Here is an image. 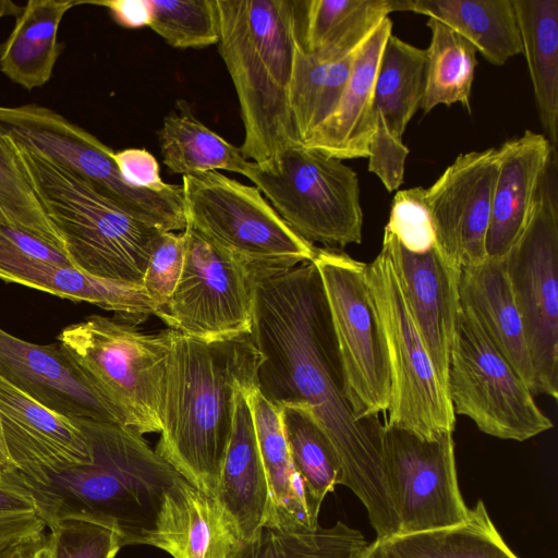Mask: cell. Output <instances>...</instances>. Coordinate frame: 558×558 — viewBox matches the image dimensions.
Masks as SVG:
<instances>
[{"label": "cell", "mask_w": 558, "mask_h": 558, "mask_svg": "<svg viewBox=\"0 0 558 558\" xmlns=\"http://www.w3.org/2000/svg\"><path fill=\"white\" fill-rule=\"evenodd\" d=\"M251 335L259 352L257 389L276 408H312L342 468V485L366 508L377 537L398 534L383 459L384 423L357 420L344 378L319 272L313 262L290 268L248 267Z\"/></svg>", "instance_id": "6da1fadb"}, {"label": "cell", "mask_w": 558, "mask_h": 558, "mask_svg": "<svg viewBox=\"0 0 558 558\" xmlns=\"http://www.w3.org/2000/svg\"><path fill=\"white\" fill-rule=\"evenodd\" d=\"M75 421L89 445L88 462L56 472L14 469L2 481L32 497L46 526L60 519H82L113 530L122 546L162 550L189 481L134 429Z\"/></svg>", "instance_id": "7a4b0ae2"}, {"label": "cell", "mask_w": 558, "mask_h": 558, "mask_svg": "<svg viewBox=\"0 0 558 558\" xmlns=\"http://www.w3.org/2000/svg\"><path fill=\"white\" fill-rule=\"evenodd\" d=\"M156 452L214 497L230 441L235 393L257 388L260 355L251 332L211 340L170 329Z\"/></svg>", "instance_id": "3957f363"}, {"label": "cell", "mask_w": 558, "mask_h": 558, "mask_svg": "<svg viewBox=\"0 0 558 558\" xmlns=\"http://www.w3.org/2000/svg\"><path fill=\"white\" fill-rule=\"evenodd\" d=\"M219 53L238 96L242 155L260 163L301 143L288 89L294 54L291 0H215Z\"/></svg>", "instance_id": "277c9868"}, {"label": "cell", "mask_w": 558, "mask_h": 558, "mask_svg": "<svg viewBox=\"0 0 558 558\" xmlns=\"http://www.w3.org/2000/svg\"><path fill=\"white\" fill-rule=\"evenodd\" d=\"M14 145L71 264L100 279L142 287L149 256L162 231L88 181Z\"/></svg>", "instance_id": "5b68a950"}, {"label": "cell", "mask_w": 558, "mask_h": 558, "mask_svg": "<svg viewBox=\"0 0 558 558\" xmlns=\"http://www.w3.org/2000/svg\"><path fill=\"white\" fill-rule=\"evenodd\" d=\"M58 343L141 435L161 432L170 328L156 333L101 315L65 327Z\"/></svg>", "instance_id": "8992f818"}, {"label": "cell", "mask_w": 558, "mask_h": 558, "mask_svg": "<svg viewBox=\"0 0 558 558\" xmlns=\"http://www.w3.org/2000/svg\"><path fill=\"white\" fill-rule=\"evenodd\" d=\"M246 178L307 242L332 250L362 242L359 178L341 160L298 143L253 161Z\"/></svg>", "instance_id": "52a82bcc"}, {"label": "cell", "mask_w": 558, "mask_h": 558, "mask_svg": "<svg viewBox=\"0 0 558 558\" xmlns=\"http://www.w3.org/2000/svg\"><path fill=\"white\" fill-rule=\"evenodd\" d=\"M365 280L383 335L390 374L385 425L434 439L453 433L456 413L413 319L397 272L381 250Z\"/></svg>", "instance_id": "ba28073f"}, {"label": "cell", "mask_w": 558, "mask_h": 558, "mask_svg": "<svg viewBox=\"0 0 558 558\" xmlns=\"http://www.w3.org/2000/svg\"><path fill=\"white\" fill-rule=\"evenodd\" d=\"M0 129L16 145L88 181L150 226L172 232L185 229L182 185L157 192L130 184L116 153L58 112L35 104L0 106Z\"/></svg>", "instance_id": "9c48e42d"}, {"label": "cell", "mask_w": 558, "mask_h": 558, "mask_svg": "<svg viewBox=\"0 0 558 558\" xmlns=\"http://www.w3.org/2000/svg\"><path fill=\"white\" fill-rule=\"evenodd\" d=\"M186 225L248 267L313 262L317 247L296 234L256 186L218 171L182 177Z\"/></svg>", "instance_id": "30bf717a"}, {"label": "cell", "mask_w": 558, "mask_h": 558, "mask_svg": "<svg viewBox=\"0 0 558 558\" xmlns=\"http://www.w3.org/2000/svg\"><path fill=\"white\" fill-rule=\"evenodd\" d=\"M535 375L534 393L558 397V201L556 156L530 221L504 258Z\"/></svg>", "instance_id": "8fae6325"}, {"label": "cell", "mask_w": 558, "mask_h": 558, "mask_svg": "<svg viewBox=\"0 0 558 558\" xmlns=\"http://www.w3.org/2000/svg\"><path fill=\"white\" fill-rule=\"evenodd\" d=\"M447 389L454 413L493 437L524 441L553 427L527 385L461 307Z\"/></svg>", "instance_id": "7c38bea8"}, {"label": "cell", "mask_w": 558, "mask_h": 558, "mask_svg": "<svg viewBox=\"0 0 558 558\" xmlns=\"http://www.w3.org/2000/svg\"><path fill=\"white\" fill-rule=\"evenodd\" d=\"M313 263L331 317L347 400L357 420L379 417L389 408L390 374L366 286V264L340 250L318 247Z\"/></svg>", "instance_id": "4fadbf2b"}, {"label": "cell", "mask_w": 558, "mask_h": 558, "mask_svg": "<svg viewBox=\"0 0 558 558\" xmlns=\"http://www.w3.org/2000/svg\"><path fill=\"white\" fill-rule=\"evenodd\" d=\"M182 272L159 317L182 335L211 340L251 332L248 266L186 225Z\"/></svg>", "instance_id": "5bb4252c"}, {"label": "cell", "mask_w": 558, "mask_h": 558, "mask_svg": "<svg viewBox=\"0 0 558 558\" xmlns=\"http://www.w3.org/2000/svg\"><path fill=\"white\" fill-rule=\"evenodd\" d=\"M383 459L397 535L442 530L470 513L459 489L452 433L434 439L384 424Z\"/></svg>", "instance_id": "9a60e30c"}, {"label": "cell", "mask_w": 558, "mask_h": 558, "mask_svg": "<svg viewBox=\"0 0 558 558\" xmlns=\"http://www.w3.org/2000/svg\"><path fill=\"white\" fill-rule=\"evenodd\" d=\"M498 171V150L459 155L425 189L436 245L460 268L486 260V235Z\"/></svg>", "instance_id": "2e32d148"}, {"label": "cell", "mask_w": 558, "mask_h": 558, "mask_svg": "<svg viewBox=\"0 0 558 558\" xmlns=\"http://www.w3.org/2000/svg\"><path fill=\"white\" fill-rule=\"evenodd\" d=\"M0 377L40 405L69 418L130 427L123 412L59 343H32L0 328Z\"/></svg>", "instance_id": "e0dca14e"}, {"label": "cell", "mask_w": 558, "mask_h": 558, "mask_svg": "<svg viewBox=\"0 0 558 558\" xmlns=\"http://www.w3.org/2000/svg\"><path fill=\"white\" fill-rule=\"evenodd\" d=\"M381 250L392 263L438 378L447 389L450 353L460 311L461 268L451 263L437 245L422 254L412 253L387 231H384Z\"/></svg>", "instance_id": "ac0fdd59"}, {"label": "cell", "mask_w": 558, "mask_h": 558, "mask_svg": "<svg viewBox=\"0 0 558 558\" xmlns=\"http://www.w3.org/2000/svg\"><path fill=\"white\" fill-rule=\"evenodd\" d=\"M36 243L26 232L0 226V279L26 286L73 302H86L113 312L116 318L136 326L156 315L141 286L100 279L74 266L35 259Z\"/></svg>", "instance_id": "d6986e66"}, {"label": "cell", "mask_w": 558, "mask_h": 558, "mask_svg": "<svg viewBox=\"0 0 558 558\" xmlns=\"http://www.w3.org/2000/svg\"><path fill=\"white\" fill-rule=\"evenodd\" d=\"M0 423L8 454L21 472L61 471L90 459L75 420L40 405L0 377Z\"/></svg>", "instance_id": "ffe728a7"}, {"label": "cell", "mask_w": 558, "mask_h": 558, "mask_svg": "<svg viewBox=\"0 0 558 558\" xmlns=\"http://www.w3.org/2000/svg\"><path fill=\"white\" fill-rule=\"evenodd\" d=\"M498 150L486 255L504 259L524 232L542 179L557 151L544 134L526 130Z\"/></svg>", "instance_id": "44dd1931"}, {"label": "cell", "mask_w": 558, "mask_h": 558, "mask_svg": "<svg viewBox=\"0 0 558 558\" xmlns=\"http://www.w3.org/2000/svg\"><path fill=\"white\" fill-rule=\"evenodd\" d=\"M392 22L387 16L356 50L351 74L331 116L302 144L344 160L367 158L375 131L374 85Z\"/></svg>", "instance_id": "7402d4cb"}, {"label": "cell", "mask_w": 558, "mask_h": 558, "mask_svg": "<svg viewBox=\"0 0 558 558\" xmlns=\"http://www.w3.org/2000/svg\"><path fill=\"white\" fill-rule=\"evenodd\" d=\"M459 296L460 307L534 393L535 375L505 260L486 258L480 265L461 268Z\"/></svg>", "instance_id": "603a6c76"}, {"label": "cell", "mask_w": 558, "mask_h": 558, "mask_svg": "<svg viewBox=\"0 0 558 558\" xmlns=\"http://www.w3.org/2000/svg\"><path fill=\"white\" fill-rule=\"evenodd\" d=\"M235 393L233 427L214 499L232 521L242 541L266 523L270 493L259 453L247 395Z\"/></svg>", "instance_id": "cb8c5ba5"}, {"label": "cell", "mask_w": 558, "mask_h": 558, "mask_svg": "<svg viewBox=\"0 0 558 558\" xmlns=\"http://www.w3.org/2000/svg\"><path fill=\"white\" fill-rule=\"evenodd\" d=\"M294 35L312 57L336 60L354 52L401 0H291Z\"/></svg>", "instance_id": "d4e9b609"}, {"label": "cell", "mask_w": 558, "mask_h": 558, "mask_svg": "<svg viewBox=\"0 0 558 558\" xmlns=\"http://www.w3.org/2000/svg\"><path fill=\"white\" fill-rule=\"evenodd\" d=\"M247 398L270 493V511L265 524L289 530L317 527L318 519L311 513L302 482L292 464L279 409L257 388Z\"/></svg>", "instance_id": "484cf974"}, {"label": "cell", "mask_w": 558, "mask_h": 558, "mask_svg": "<svg viewBox=\"0 0 558 558\" xmlns=\"http://www.w3.org/2000/svg\"><path fill=\"white\" fill-rule=\"evenodd\" d=\"M76 0H28L0 47V71L13 83L32 90L52 76L62 47L58 29Z\"/></svg>", "instance_id": "4316f807"}, {"label": "cell", "mask_w": 558, "mask_h": 558, "mask_svg": "<svg viewBox=\"0 0 558 558\" xmlns=\"http://www.w3.org/2000/svg\"><path fill=\"white\" fill-rule=\"evenodd\" d=\"M402 10L444 22L494 65L522 52L512 0H402Z\"/></svg>", "instance_id": "83f0119b"}, {"label": "cell", "mask_w": 558, "mask_h": 558, "mask_svg": "<svg viewBox=\"0 0 558 558\" xmlns=\"http://www.w3.org/2000/svg\"><path fill=\"white\" fill-rule=\"evenodd\" d=\"M541 123L558 142V0H512Z\"/></svg>", "instance_id": "f1b7e54d"}, {"label": "cell", "mask_w": 558, "mask_h": 558, "mask_svg": "<svg viewBox=\"0 0 558 558\" xmlns=\"http://www.w3.org/2000/svg\"><path fill=\"white\" fill-rule=\"evenodd\" d=\"M158 140L165 166L182 177L218 170L246 177L253 163L201 122L183 100L163 118Z\"/></svg>", "instance_id": "f546056e"}, {"label": "cell", "mask_w": 558, "mask_h": 558, "mask_svg": "<svg viewBox=\"0 0 558 558\" xmlns=\"http://www.w3.org/2000/svg\"><path fill=\"white\" fill-rule=\"evenodd\" d=\"M426 49L390 35L380 57L375 85V123L395 138L402 135L421 108L425 90Z\"/></svg>", "instance_id": "4dcf8cb0"}, {"label": "cell", "mask_w": 558, "mask_h": 558, "mask_svg": "<svg viewBox=\"0 0 558 558\" xmlns=\"http://www.w3.org/2000/svg\"><path fill=\"white\" fill-rule=\"evenodd\" d=\"M278 409L293 468L302 482L311 513L318 519L325 496L342 485L341 463L311 407L287 403Z\"/></svg>", "instance_id": "1f68e13d"}, {"label": "cell", "mask_w": 558, "mask_h": 558, "mask_svg": "<svg viewBox=\"0 0 558 558\" xmlns=\"http://www.w3.org/2000/svg\"><path fill=\"white\" fill-rule=\"evenodd\" d=\"M242 542L214 497L187 482L171 520L163 551L172 558H233Z\"/></svg>", "instance_id": "d6a6232c"}, {"label": "cell", "mask_w": 558, "mask_h": 558, "mask_svg": "<svg viewBox=\"0 0 558 558\" xmlns=\"http://www.w3.org/2000/svg\"><path fill=\"white\" fill-rule=\"evenodd\" d=\"M356 50L340 59L323 61L306 53L295 39L288 100L301 143L337 108Z\"/></svg>", "instance_id": "836d02e7"}, {"label": "cell", "mask_w": 558, "mask_h": 558, "mask_svg": "<svg viewBox=\"0 0 558 558\" xmlns=\"http://www.w3.org/2000/svg\"><path fill=\"white\" fill-rule=\"evenodd\" d=\"M426 25L432 39L426 49L425 90L421 108L428 113L438 105L460 102L471 112L476 48L438 19L428 17Z\"/></svg>", "instance_id": "e575fe53"}, {"label": "cell", "mask_w": 558, "mask_h": 558, "mask_svg": "<svg viewBox=\"0 0 558 558\" xmlns=\"http://www.w3.org/2000/svg\"><path fill=\"white\" fill-rule=\"evenodd\" d=\"M402 558H519L506 544L478 500L456 526L389 539Z\"/></svg>", "instance_id": "d590c367"}, {"label": "cell", "mask_w": 558, "mask_h": 558, "mask_svg": "<svg viewBox=\"0 0 558 558\" xmlns=\"http://www.w3.org/2000/svg\"><path fill=\"white\" fill-rule=\"evenodd\" d=\"M368 544L360 531L340 521L313 530L265 524L242 542L233 558H359Z\"/></svg>", "instance_id": "8d00e7d4"}, {"label": "cell", "mask_w": 558, "mask_h": 558, "mask_svg": "<svg viewBox=\"0 0 558 558\" xmlns=\"http://www.w3.org/2000/svg\"><path fill=\"white\" fill-rule=\"evenodd\" d=\"M0 226L32 233L64 252L62 241L49 222L20 161L14 143L1 129Z\"/></svg>", "instance_id": "74e56055"}, {"label": "cell", "mask_w": 558, "mask_h": 558, "mask_svg": "<svg viewBox=\"0 0 558 558\" xmlns=\"http://www.w3.org/2000/svg\"><path fill=\"white\" fill-rule=\"evenodd\" d=\"M149 26L178 49L204 48L219 40L215 0H150Z\"/></svg>", "instance_id": "f35d334b"}, {"label": "cell", "mask_w": 558, "mask_h": 558, "mask_svg": "<svg viewBox=\"0 0 558 558\" xmlns=\"http://www.w3.org/2000/svg\"><path fill=\"white\" fill-rule=\"evenodd\" d=\"M47 529L48 558H114L123 547L113 530L82 519H60Z\"/></svg>", "instance_id": "ab89813d"}, {"label": "cell", "mask_w": 558, "mask_h": 558, "mask_svg": "<svg viewBox=\"0 0 558 558\" xmlns=\"http://www.w3.org/2000/svg\"><path fill=\"white\" fill-rule=\"evenodd\" d=\"M46 529L29 495L5 482L0 483V558L37 544Z\"/></svg>", "instance_id": "60d3db41"}, {"label": "cell", "mask_w": 558, "mask_h": 558, "mask_svg": "<svg viewBox=\"0 0 558 558\" xmlns=\"http://www.w3.org/2000/svg\"><path fill=\"white\" fill-rule=\"evenodd\" d=\"M385 231L391 233L412 253L422 254L436 245L424 187H412L396 193Z\"/></svg>", "instance_id": "b9f144b4"}, {"label": "cell", "mask_w": 558, "mask_h": 558, "mask_svg": "<svg viewBox=\"0 0 558 558\" xmlns=\"http://www.w3.org/2000/svg\"><path fill=\"white\" fill-rule=\"evenodd\" d=\"M185 256L183 231H162L149 256L142 287L156 307V315L163 312L180 279Z\"/></svg>", "instance_id": "7bdbcfd3"}, {"label": "cell", "mask_w": 558, "mask_h": 558, "mask_svg": "<svg viewBox=\"0 0 558 558\" xmlns=\"http://www.w3.org/2000/svg\"><path fill=\"white\" fill-rule=\"evenodd\" d=\"M409 148L395 138L381 124L375 123L369 143L368 171L376 174L388 192L403 183L404 165Z\"/></svg>", "instance_id": "ee69618b"}, {"label": "cell", "mask_w": 558, "mask_h": 558, "mask_svg": "<svg viewBox=\"0 0 558 558\" xmlns=\"http://www.w3.org/2000/svg\"><path fill=\"white\" fill-rule=\"evenodd\" d=\"M122 177L136 187L165 191L171 186L162 181L156 158L144 148H126L114 156Z\"/></svg>", "instance_id": "f6af8a7d"}, {"label": "cell", "mask_w": 558, "mask_h": 558, "mask_svg": "<svg viewBox=\"0 0 558 558\" xmlns=\"http://www.w3.org/2000/svg\"><path fill=\"white\" fill-rule=\"evenodd\" d=\"M77 4L105 7L116 23L126 28L149 26L151 20L150 0H86L76 1Z\"/></svg>", "instance_id": "bcb514c9"}, {"label": "cell", "mask_w": 558, "mask_h": 558, "mask_svg": "<svg viewBox=\"0 0 558 558\" xmlns=\"http://www.w3.org/2000/svg\"><path fill=\"white\" fill-rule=\"evenodd\" d=\"M359 558H402L389 539L376 538L364 549Z\"/></svg>", "instance_id": "7dc6e473"}, {"label": "cell", "mask_w": 558, "mask_h": 558, "mask_svg": "<svg viewBox=\"0 0 558 558\" xmlns=\"http://www.w3.org/2000/svg\"><path fill=\"white\" fill-rule=\"evenodd\" d=\"M15 466L12 463L7 447L3 439L1 423H0V483H2V477L5 473H8L11 470H14Z\"/></svg>", "instance_id": "c3c4849f"}, {"label": "cell", "mask_w": 558, "mask_h": 558, "mask_svg": "<svg viewBox=\"0 0 558 558\" xmlns=\"http://www.w3.org/2000/svg\"><path fill=\"white\" fill-rule=\"evenodd\" d=\"M22 9L23 7L16 4L12 0H0V21L5 16H17Z\"/></svg>", "instance_id": "681fc988"}, {"label": "cell", "mask_w": 558, "mask_h": 558, "mask_svg": "<svg viewBox=\"0 0 558 558\" xmlns=\"http://www.w3.org/2000/svg\"><path fill=\"white\" fill-rule=\"evenodd\" d=\"M23 558H48V550L46 545V535L43 541L33 548L26 556Z\"/></svg>", "instance_id": "f907efd6"}]
</instances>
